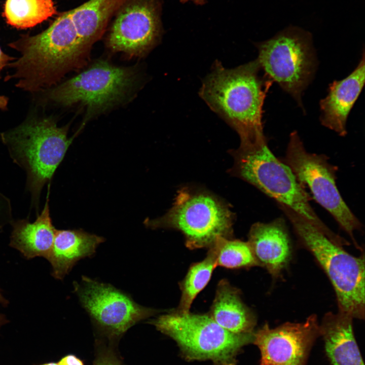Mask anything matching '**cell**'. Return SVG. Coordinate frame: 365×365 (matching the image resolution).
<instances>
[{
  "label": "cell",
  "mask_w": 365,
  "mask_h": 365,
  "mask_svg": "<svg viewBox=\"0 0 365 365\" xmlns=\"http://www.w3.org/2000/svg\"><path fill=\"white\" fill-rule=\"evenodd\" d=\"M319 336V324L313 314L304 322H287L275 328L265 324L254 332L252 342L261 352L259 365H305Z\"/></svg>",
  "instance_id": "cell-12"
},
{
  "label": "cell",
  "mask_w": 365,
  "mask_h": 365,
  "mask_svg": "<svg viewBox=\"0 0 365 365\" xmlns=\"http://www.w3.org/2000/svg\"><path fill=\"white\" fill-rule=\"evenodd\" d=\"M133 68L99 61L76 76L54 87L49 93L62 105L81 103L90 117L122 101L136 83Z\"/></svg>",
  "instance_id": "cell-8"
},
{
  "label": "cell",
  "mask_w": 365,
  "mask_h": 365,
  "mask_svg": "<svg viewBox=\"0 0 365 365\" xmlns=\"http://www.w3.org/2000/svg\"><path fill=\"white\" fill-rule=\"evenodd\" d=\"M209 249L214 255L217 266L228 269L260 266L248 242L220 237Z\"/></svg>",
  "instance_id": "cell-22"
},
{
  "label": "cell",
  "mask_w": 365,
  "mask_h": 365,
  "mask_svg": "<svg viewBox=\"0 0 365 365\" xmlns=\"http://www.w3.org/2000/svg\"><path fill=\"white\" fill-rule=\"evenodd\" d=\"M249 243L260 266L274 277L280 276L291 257V247L284 220L257 223L248 234Z\"/></svg>",
  "instance_id": "cell-13"
},
{
  "label": "cell",
  "mask_w": 365,
  "mask_h": 365,
  "mask_svg": "<svg viewBox=\"0 0 365 365\" xmlns=\"http://www.w3.org/2000/svg\"><path fill=\"white\" fill-rule=\"evenodd\" d=\"M15 59V58L10 57L4 53L0 48V74L2 69L7 65L8 63Z\"/></svg>",
  "instance_id": "cell-26"
},
{
  "label": "cell",
  "mask_w": 365,
  "mask_h": 365,
  "mask_svg": "<svg viewBox=\"0 0 365 365\" xmlns=\"http://www.w3.org/2000/svg\"><path fill=\"white\" fill-rule=\"evenodd\" d=\"M232 213L218 199L207 193L182 189L173 206L163 216L145 219L146 227L171 228L180 231L190 249L211 247L220 237L230 238Z\"/></svg>",
  "instance_id": "cell-6"
},
{
  "label": "cell",
  "mask_w": 365,
  "mask_h": 365,
  "mask_svg": "<svg viewBox=\"0 0 365 365\" xmlns=\"http://www.w3.org/2000/svg\"><path fill=\"white\" fill-rule=\"evenodd\" d=\"M260 69L257 60L233 69L225 68L216 61L199 92L240 139L263 131V107L273 82L265 76L261 78Z\"/></svg>",
  "instance_id": "cell-1"
},
{
  "label": "cell",
  "mask_w": 365,
  "mask_h": 365,
  "mask_svg": "<svg viewBox=\"0 0 365 365\" xmlns=\"http://www.w3.org/2000/svg\"><path fill=\"white\" fill-rule=\"evenodd\" d=\"M74 292L93 323L111 337H119L138 322L159 312L135 302L113 285L82 276Z\"/></svg>",
  "instance_id": "cell-10"
},
{
  "label": "cell",
  "mask_w": 365,
  "mask_h": 365,
  "mask_svg": "<svg viewBox=\"0 0 365 365\" xmlns=\"http://www.w3.org/2000/svg\"><path fill=\"white\" fill-rule=\"evenodd\" d=\"M68 129L58 127L51 118H34L1 134L13 161L26 173V188L36 215L42 189L50 182L72 142Z\"/></svg>",
  "instance_id": "cell-3"
},
{
  "label": "cell",
  "mask_w": 365,
  "mask_h": 365,
  "mask_svg": "<svg viewBox=\"0 0 365 365\" xmlns=\"http://www.w3.org/2000/svg\"><path fill=\"white\" fill-rule=\"evenodd\" d=\"M216 266L214 255L210 249L203 260L192 264L179 283L181 295L178 306L172 311L179 314L190 312L193 301L206 286Z\"/></svg>",
  "instance_id": "cell-21"
},
{
  "label": "cell",
  "mask_w": 365,
  "mask_h": 365,
  "mask_svg": "<svg viewBox=\"0 0 365 365\" xmlns=\"http://www.w3.org/2000/svg\"><path fill=\"white\" fill-rule=\"evenodd\" d=\"M50 184L43 209L32 223L28 218L13 221L10 246L27 259L36 257L47 259L51 251L56 229L53 225L49 208Z\"/></svg>",
  "instance_id": "cell-17"
},
{
  "label": "cell",
  "mask_w": 365,
  "mask_h": 365,
  "mask_svg": "<svg viewBox=\"0 0 365 365\" xmlns=\"http://www.w3.org/2000/svg\"><path fill=\"white\" fill-rule=\"evenodd\" d=\"M56 14L53 0H6L4 15L14 27H33Z\"/></svg>",
  "instance_id": "cell-20"
},
{
  "label": "cell",
  "mask_w": 365,
  "mask_h": 365,
  "mask_svg": "<svg viewBox=\"0 0 365 365\" xmlns=\"http://www.w3.org/2000/svg\"><path fill=\"white\" fill-rule=\"evenodd\" d=\"M149 323L173 339L188 360H211L214 365H235L236 356L252 335H238L224 329L208 314H179L171 311Z\"/></svg>",
  "instance_id": "cell-5"
},
{
  "label": "cell",
  "mask_w": 365,
  "mask_h": 365,
  "mask_svg": "<svg viewBox=\"0 0 365 365\" xmlns=\"http://www.w3.org/2000/svg\"><path fill=\"white\" fill-rule=\"evenodd\" d=\"M128 0H88L69 10L84 47L92 45L104 34L110 21Z\"/></svg>",
  "instance_id": "cell-19"
},
{
  "label": "cell",
  "mask_w": 365,
  "mask_h": 365,
  "mask_svg": "<svg viewBox=\"0 0 365 365\" xmlns=\"http://www.w3.org/2000/svg\"><path fill=\"white\" fill-rule=\"evenodd\" d=\"M6 321L7 320L5 317L3 315L0 314V326L5 323Z\"/></svg>",
  "instance_id": "cell-30"
},
{
  "label": "cell",
  "mask_w": 365,
  "mask_h": 365,
  "mask_svg": "<svg viewBox=\"0 0 365 365\" xmlns=\"http://www.w3.org/2000/svg\"><path fill=\"white\" fill-rule=\"evenodd\" d=\"M364 54L355 69L346 78L334 81L327 96L320 101L321 124L344 136L348 116L364 86Z\"/></svg>",
  "instance_id": "cell-14"
},
{
  "label": "cell",
  "mask_w": 365,
  "mask_h": 365,
  "mask_svg": "<svg viewBox=\"0 0 365 365\" xmlns=\"http://www.w3.org/2000/svg\"><path fill=\"white\" fill-rule=\"evenodd\" d=\"M284 161L299 182L309 189L315 200L336 220L355 246L360 249L354 237L361 225L342 197L336 184L335 167L324 155L306 151L297 131L290 134Z\"/></svg>",
  "instance_id": "cell-9"
},
{
  "label": "cell",
  "mask_w": 365,
  "mask_h": 365,
  "mask_svg": "<svg viewBox=\"0 0 365 365\" xmlns=\"http://www.w3.org/2000/svg\"><path fill=\"white\" fill-rule=\"evenodd\" d=\"M298 237L315 257L335 290L339 312L364 317V258L353 256L289 207L278 203Z\"/></svg>",
  "instance_id": "cell-4"
},
{
  "label": "cell",
  "mask_w": 365,
  "mask_h": 365,
  "mask_svg": "<svg viewBox=\"0 0 365 365\" xmlns=\"http://www.w3.org/2000/svg\"><path fill=\"white\" fill-rule=\"evenodd\" d=\"M8 98L5 96L0 95V109L5 110L7 108Z\"/></svg>",
  "instance_id": "cell-27"
},
{
  "label": "cell",
  "mask_w": 365,
  "mask_h": 365,
  "mask_svg": "<svg viewBox=\"0 0 365 365\" xmlns=\"http://www.w3.org/2000/svg\"><path fill=\"white\" fill-rule=\"evenodd\" d=\"M179 1L181 3H183V4L188 2L189 1H191V2H193L195 4H196L197 5H200V6L204 5L206 2V0H179Z\"/></svg>",
  "instance_id": "cell-28"
},
{
  "label": "cell",
  "mask_w": 365,
  "mask_h": 365,
  "mask_svg": "<svg viewBox=\"0 0 365 365\" xmlns=\"http://www.w3.org/2000/svg\"><path fill=\"white\" fill-rule=\"evenodd\" d=\"M95 365H120L118 361L110 355H105L100 357Z\"/></svg>",
  "instance_id": "cell-25"
},
{
  "label": "cell",
  "mask_w": 365,
  "mask_h": 365,
  "mask_svg": "<svg viewBox=\"0 0 365 365\" xmlns=\"http://www.w3.org/2000/svg\"><path fill=\"white\" fill-rule=\"evenodd\" d=\"M162 0L126 1L113 17L107 46L131 56L147 53L162 34Z\"/></svg>",
  "instance_id": "cell-11"
},
{
  "label": "cell",
  "mask_w": 365,
  "mask_h": 365,
  "mask_svg": "<svg viewBox=\"0 0 365 365\" xmlns=\"http://www.w3.org/2000/svg\"><path fill=\"white\" fill-rule=\"evenodd\" d=\"M42 365H58V363H54V362L52 363H52H46V364H42Z\"/></svg>",
  "instance_id": "cell-31"
},
{
  "label": "cell",
  "mask_w": 365,
  "mask_h": 365,
  "mask_svg": "<svg viewBox=\"0 0 365 365\" xmlns=\"http://www.w3.org/2000/svg\"><path fill=\"white\" fill-rule=\"evenodd\" d=\"M353 318L327 312L319 324L320 336L332 365H364L353 333Z\"/></svg>",
  "instance_id": "cell-16"
},
{
  "label": "cell",
  "mask_w": 365,
  "mask_h": 365,
  "mask_svg": "<svg viewBox=\"0 0 365 365\" xmlns=\"http://www.w3.org/2000/svg\"><path fill=\"white\" fill-rule=\"evenodd\" d=\"M208 315L221 327L238 335H252L256 325L254 313L242 302L239 290L221 280Z\"/></svg>",
  "instance_id": "cell-18"
},
{
  "label": "cell",
  "mask_w": 365,
  "mask_h": 365,
  "mask_svg": "<svg viewBox=\"0 0 365 365\" xmlns=\"http://www.w3.org/2000/svg\"><path fill=\"white\" fill-rule=\"evenodd\" d=\"M105 238L79 230L56 229L53 245L47 260L52 275L62 280L80 260L93 256Z\"/></svg>",
  "instance_id": "cell-15"
},
{
  "label": "cell",
  "mask_w": 365,
  "mask_h": 365,
  "mask_svg": "<svg viewBox=\"0 0 365 365\" xmlns=\"http://www.w3.org/2000/svg\"><path fill=\"white\" fill-rule=\"evenodd\" d=\"M0 303L4 306H7L8 304V300L4 297L3 295L1 293V290H0Z\"/></svg>",
  "instance_id": "cell-29"
},
{
  "label": "cell",
  "mask_w": 365,
  "mask_h": 365,
  "mask_svg": "<svg viewBox=\"0 0 365 365\" xmlns=\"http://www.w3.org/2000/svg\"><path fill=\"white\" fill-rule=\"evenodd\" d=\"M57 363L58 365H84L81 360L73 355L64 356Z\"/></svg>",
  "instance_id": "cell-24"
},
{
  "label": "cell",
  "mask_w": 365,
  "mask_h": 365,
  "mask_svg": "<svg viewBox=\"0 0 365 365\" xmlns=\"http://www.w3.org/2000/svg\"><path fill=\"white\" fill-rule=\"evenodd\" d=\"M12 208L10 199L0 192V228L13 221Z\"/></svg>",
  "instance_id": "cell-23"
},
{
  "label": "cell",
  "mask_w": 365,
  "mask_h": 365,
  "mask_svg": "<svg viewBox=\"0 0 365 365\" xmlns=\"http://www.w3.org/2000/svg\"><path fill=\"white\" fill-rule=\"evenodd\" d=\"M235 174L264 194L298 213L333 241L339 237L320 220L310 204V198L290 168L278 159L267 144L263 131L241 139L232 151Z\"/></svg>",
  "instance_id": "cell-2"
},
{
  "label": "cell",
  "mask_w": 365,
  "mask_h": 365,
  "mask_svg": "<svg viewBox=\"0 0 365 365\" xmlns=\"http://www.w3.org/2000/svg\"><path fill=\"white\" fill-rule=\"evenodd\" d=\"M257 47V60L265 76L278 83L303 108L302 94L311 81L316 67L309 33L290 27Z\"/></svg>",
  "instance_id": "cell-7"
}]
</instances>
